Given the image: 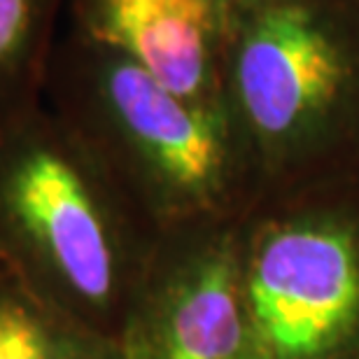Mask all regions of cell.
I'll return each instance as SVG.
<instances>
[{"instance_id": "obj_8", "label": "cell", "mask_w": 359, "mask_h": 359, "mask_svg": "<svg viewBox=\"0 0 359 359\" xmlns=\"http://www.w3.org/2000/svg\"><path fill=\"white\" fill-rule=\"evenodd\" d=\"M0 359H75L68 341L26 301L0 299Z\"/></svg>"}, {"instance_id": "obj_6", "label": "cell", "mask_w": 359, "mask_h": 359, "mask_svg": "<svg viewBox=\"0 0 359 359\" xmlns=\"http://www.w3.org/2000/svg\"><path fill=\"white\" fill-rule=\"evenodd\" d=\"M233 269L208 259L177 287L161 336V359H250Z\"/></svg>"}, {"instance_id": "obj_4", "label": "cell", "mask_w": 359, "mask_h": 359, "mask_svg": "<svg viewBox=\"0 0 359 359\" xmlns=\"http://www.w3.org/2000/svg\"><path fill=\"white\" fill-rule=\"evenodd\" d=\"M250 359H320L359 318V255L334 226L271 236L248 285Z\"/></svg>"}, {"instance_id": "obj_5", "label": "cell", "mask_w": 359, "mask_h": 359, "mask_svg": "<svg viewBox=\"0 0 359 359\" xmlns=\"http://www.w3.org/2000/svg\"><path fill=\"white\" fill-rule=\"evenodd\" d=\"M73 31L198 105L222 107L236 10L229 0H68Z\"/></svg>"}, {"instance_id": "obj_3", "label": "cell", "mask_w": 359, "mask_h": 359, "mask_svg": "<svg viewBox=\"0 0 359 359\" xmlns=\"http://www.w3.org/2000/svg\"><path fill=\"white\" fill-rule=\"evenodd\" d=\"M0 219L82 299H107L114 262L84 142L40 107L0 126Z\"/></svg>"}, {"instance_id": "obj_10", "label": "cell", "mask_w": 359, "mask_h": 359, "mask_svg": "<svg viewBox=\"0 0 359 359\" xmlns=\"http://www.w3.org/2000/svg\"><path fill=\"white\" fill-rule=\"evenodd\" d=\"M339 3L346 7V10L353 12L355 17H359V0H339Z\"/></svg>"}, {"instance_id": "obj_9", "label": "cell", "mask_w": 359, "mask_h": 359, "mask_svg": "<svg viewBox=\"0 0 359 359\" xmlns=\"http://www.w3.org/2000/svg\"><path fill=\"white\" fill-rule=\"evenodd\" d=\"M233 5L236 12H248V10H257V7L264 5H273V3H283V0H229Z\"/></svg>"}, {"instance_id": "obj_7", "label": "cell", "mask_w": 359, "mask_h": 359, "mask_svg": "<svg viewBox=\"0 0 359 359\" xmlns=\"http://www.w3.org/2000/svg\"><path fill=\"white\" fill-rule=\"evenodd\" d=\"M63 0H0V126L38 107Z\"/></svg>"}, {"instance_id": "obj_2", "label": "cell", "mask_w": 359, "mask_h": 359, "mask_svg": "<svg viewBox=\"0 0 359 359\" xmlns=\"http://www.w3.org/2000/svg\"><path fill=\"white\" fill-rule=\"evenodd\" d=\"M359 82V17L339 0L236 12L224 87L266 145L320 131Z\"/></svg>"}, {"instance_id": "obj_1", "label": "cell", "mask_w": 359, "mask_h": 359, "mask_svg": "<svg viewBox=\"0 0 359 359\" xmlns=\"http://www.w3.org/2000/svg\"><path fill=\"white\" fill-rule=\"evenodd\" d=\"M47 82L159 196L205 203L222 189L229 168L222 107L180 98L126 56L75 31L56 42Z\"/></svg>"}]
</instances>
